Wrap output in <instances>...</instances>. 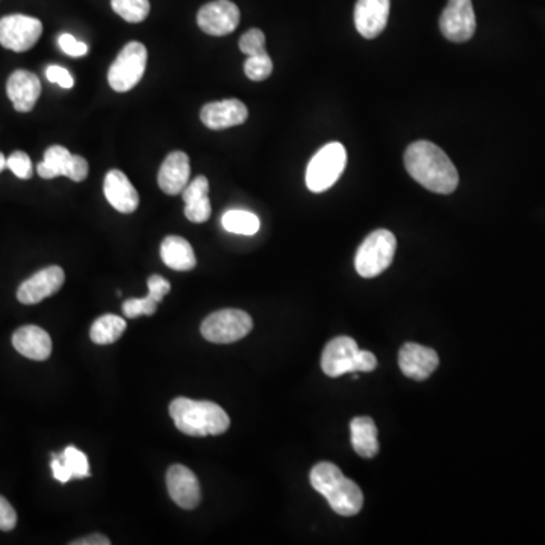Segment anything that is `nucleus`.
Listing matches in <instances>:
<instances>
[{"label": "nucleus", "mask_w": 545, "mask_h": 545, "mask_svg": "<svg viewBox=\"0 0 545 545\" xmlns=\"http://www.w3.org/2000/svg\"><path fill=\"white\" fill-rule=\"evenodd\" d=\"M405 167L412 179L432 193L452 194L458 188L455 164L430 141H417L406 149Z\"/></svg>", "instance_id": "1"}, {"label": "nucleus", "mask_w": 545, "mask_h": 545, "mask_svg": "<svg viewBox=\"0 0 545 545\" xmlns=\"http://www.w3.org/2000/svg\"><path fill=\"white\" fill-rule=\"evenodd\" d=\"M311 485L343 517H353L364 505L361 488L331 462H320L312 468Z\"/></svg>", "instance_id": "2"}, {"label": "nucleus", "mask_w": 545, "mask_h": 545, "mask_svg": "<svg viewBox=\"0 0 545 545\" xmlns=\"http://www.w3.org/2000/svg\"><path fill=\"white\" fill-rule=\"evenodd\" d=\"M170 415L178 430L190 436L222 435L231 426L225 409L206 400L179 397L170 403Z\"/></svg>", "instance_id": "3"}, {"label": "nucleus", "mask_w": 545, "mask_h": 545, "mask_svg": "<svg viewBox=\"0 0 545 545\" xmlns=\"http://www.w3.org/2000/svg\"><path fill=\"white\" fill-rule=\"evenodd\" d=\"M376 356L367 350H359L353 338L338 337L327 343L321 356V368L329 377L347 373H370L376 370Z\"/></svg>", "instance_id": "4"}, {"label": "nucleus", "mask_w": 545, "mask_h": 545, "mask_svg": "<svg viewBox=\"0 0 545 545\" xmlns=\"http://www.w3.org/2000/svg\"><path fill=\"white\" fill-rule=\"evenodd\" d=\"M397 241L387 229L371 232L356 253L355 267L365 279L376 278L393 264Z\"/></svg>", "instance_id": "5"}, {"label": "nucleus", "mask_w": 545, "mask_h": 545, "mask_svg": "<svg viewBox=\"0 0 545 545\" xmlns=\"http://www.w3.org/2000/svg\"><path fill=\"white\" fill-rule=\"evenodd\" d=\"M347 164V152L341 143H329L321 147L306 169V187L312 193H323L334 187Z\"/></svg>", "instance_id": "6"}, {"label": "nucleus", "mask_w": 545, "mask_h": 545, "mask_svg": "<svg viewBox=\"0 0 545 545\" xmlns=\"http://www.w3.org/2000/svg\"><path fill=\"white\" fill-rule=\"evenodd\" d=\"M147 66V49L140 41L126 44L108 70V82L117 93H128L143 79Z\"/></svg>", "instance_id": "7"}, {"label": "nucleus", "mask_w": 545, "mask_h": 545, "mask_svg": "<svg viewBox=\"0 0 545 545\" xmlns=\"http://www.w3.org/2000/svg\"><path fill=\"white\" fill-rule=\"evenodd\" d=\"M252 327L253 320L247 312L241 309H222L208 315L203 320L200 331L209 343L231 344L247 337Z\"/></svg>", "instance_id": "8"}, {"label": "nucleus", "mask_w": 545, "mask_h": 545, "mask_svg": "<svg viewBox=\"0 0 545 545\" xmlns=\"http://www.w3.org/2000/svg\"><path fill=\"white\" fill-rule=\"evenodd\" d=\"M90 166L82 156L72 155L64 146H50L44 152V159L37 166V173L43 179H55L60 176L82 182L87 179Z\"/></svg>", "instance_id": "9"}, {"label": "nucleus", "mask_w": 545, "mask_h": 545, "mask_svg": "<svg viewBox=\"0 0 545 545\" xmlns=\"http://www.w3.org/2000/svg\"><path fill=\"white\" fill-rule=\"evenodd\" d=\"M43 34V23L35 17L11 14L0 19V44L13 52H28Z\"/></svg>", "instance_id": "10"}, {"label": "nucleus", "mask_w": 545, "mask_h": 545, "mask_svg": "<svg viewBox=\"0 0 545 545\" xmlns=\"http://www.w3.org/2000/svg\"><path fill=\"white\" fill-rule=\"evenodd\" d=\"M241 14L231 0H212L203 5L197 14V25L212 37L232 34L240 25Z\"/></svg>", "instance_id": "11"}, {"label": "nucleus", "mask_w": 545, "mask_h": 545, "mask_svg": "<svg viewBox=\"0 0 545 545\" xmlns=\"http://www.w3.org/2000/svg\"><path fill=\"white\" fill-rule=\"evenodd\" d=\"M444 37L453 43H465L476 32V14L471 0H449L440 19Z\"/></svg>", "instance_id": "12"}, {"label": "nucleus", "mask_w": 545, "mask_h": 545, "mask_svg": "<svg viewBox=\"0 0 545 545\" xmlns=\"http://www.w3.org/2000/svg\"><path fill=\"white\" fill-rule=\"evenodd\" d=\"M64 281H66V275L63 268L50 265L20 285L17 290V299L23 305H37L47 297L57 294L63 288Z\"/></svg>", "instance_id": "13"}, {"label": "nucleus", "mask_w": 545, "mask_h": 545, "mask_svg": "<svg viewBox=\"0 0 545 545\" xmlns=\"http://www.w3.org/2000/svg\"><path fill=\"white\" fill-rule=\"evenodd\" d=\"M167 489L179 508L196 509L202 500V489L196 474L185 465H172L167 471Z\"/></svg>", "instance_id": "14"}, {"label": "nucleus", "mask_w": 545, "mask_h": 545, "mask_svg": "<svg viewBox=\"0 0 545 545\" xmlns=\"http://www.w3.org/2000/svg\"><path fill=\"white\" fill-rule=\"evenodd\" d=\"M247 117H249V109L238 99L206 103L200 111V120L212 131H223V129L243 125Z\"/></svg>", "instance_id": "15"}, {"label": "nucleus", "mask_w": 545, "mask_h": 545, "mask_svg": "<svg viewBox=\"0 0 545 545\" xmlns=\"http://www.w3.org/2000/svg\"><path fill=\"white\" fill-rule=\"evenodd\" d=\"M390 0H358L355 7V25L367 40L379 37L387 28Z\"/></svg>", "instance_id": "16"}, {"label": "nucleus", "mask_w": 545, "mask_h": 545, "mask_svg": "<svg viewBox=\"0 0 545 545\" xmlns=\"http://www.w3.org/2000/svg\"><path fill=\"white\" fill-rule=\"evenodd\" d=\"M399 365L409 379L426 380L440 365V356L429 347L406 343L399 352Z\"/></svg>", "instance_id": "17"}, {"label": "nucleus", "mask_w": 545, "mask_h": 545, "mask_svg": "<svg viewBox=\"0 0 545 545\" xmlns=\"http://www.w3.org/2000/svg\"><path fill=\"white\" fill-rule=\"evenodd\" d=\"M103 193L109 205L122 214H132L140 205L138 191L122 170H111L106 173Z\"/></svg>", "instance_id": "18"}, {"label": "nucleus", "mask_w": 545, "mask_h": 545, "mask_svg": "<svg viewBox=\"0 0 545 545\" xmlns=\"http://www.w3.org/2000/svg\"><path fill=\"white\" fill-rule=\"evenodd\" d=\"M190 158L187 153L176 150L170 153L158 173V185L169 196H178L190 184Z\"/></svg>", "instance_id": "19"}, {"label": "nucleus", "mask_w": 545, "mask_h": 545, "mask_svg": "<svg viewBox=\"0 0 545 545\" xmlns=\"http://www.w3.org/2000/svg\"><path fill=\"white\" fill-rule=\"evenodd\" d=\"M7 94L17 113H29L40 99V79L28 70H16L8 78Z\"/></svg>", "instance_id": "20"}, {"label": "nucleus", "mask_w": 545, "mask_h": 545, "mask_svg": "<svg viewBox=\"0 0 545 545\" xmlns=\"http://www.w3.org/2000/svg\"><path fill=\"white\" fill-rule=\"evenodd\" d=\"M13 346L20 355L32 361H46L52 353V340L44 329L38 326H23L13 335Z\"/></svg>", "instance_id": "21"}, {"label": "nucleus", "mask_w": 545, "mask_h": 545, "mask_svg": "<svg viewBox=\"0 0 545 545\" xmlns=\"http://www.w3.org/2000/svg\"><path fill=\"white\" fill-rule=\"evenodd\" d=\"M209 182L205 176H197L182 191L185 202V217L193 223L208 222L211 217V200L208 197Z\"/></svg>", "instance_id": "22"}, {"label": "nucleus", "mask_w": 545, "mask_h": 545, "mask_svg": "<svg viewBox=\"0 0 545 545\" xmlns=\"http://www.w3.org/2000/svg\"><path fill=\"white\" fill-rule=\"evenodd\" d=\"M161 258L167 267L175 271H190L197 264L193 246L178 235H170L162 241Z\"/></svg>", "instance_id": "23"}, {"label": "nucleus", "mask_w": 545, "mask_h": 545, "mask_svg": "<svg viewBox=\"0 0 545 545\" xmlns=\"http://www.w3.org/2000/svg\"><path fill=\"white\" fill-rule=\"evenodd\" d=\"M352 446L361 458L371 459L379 453L377 427L370 417H356L350 423Z\"/></svg>", "instance_id": "24"}, {"label": "nucleus", "mask_w": 545, "mask_h": 545, "mask_svg": "<svg viewBox=\"0 0 545 545\" xmlns=\"http://www.w3.org/2000/svg\"><path fill=\"white\" fill-rule=\"evenodd\" d=\"M126 327L128 324H126L125 318L113 314L103 315V317L97 318L91 326V341L99 346L116 343L125 334Z\"/></svg>", "instance_id": "25"}, {"label": "nucleus", "mask_w": 545, "mask_h": 545, "mask_svg": "<svg viewBox=\"0 0 545 545\" xmlns=\"http://www.w3.org/2000/svg\"><path fill=\"white\" fill-rule=\"evenodd\" d=\"M222 225L226 231L237 235H255L261 228L258 215L244 209H231L225 212L222 218Z\"/></svg>", "instance_id": "26"}, {"label": "nucleus", "mask_w": 545, "mask_h": 545, "mask_svg": "<svg viewBox=\"0 0 545 545\" xmlns=\"http://www.w3.org/2000/svg\"><path fill=\"white\" fill-rule=\"evenodd\" d=\"M63 464L64 471L70 479H84L90 476V464L87 456L76 447L69 446L61 455H55Z\"/></svg>", "instance_id": "27"}, {"label": "nucleus", "mask_w": 545, "mask_h": 545, "mask_svg": "<svg viewBox=\"0 0 545 545\" xmlns=\"http://www.w3.org/2000/svg\"><path fill=\"white\" fill-rule=\"evenodd\" d=\"M111 7L128 23L144 22L150 13L149 0H111Z\"/></svg>", "instance_id": "28"}, {"label": "nucleus", "mask_w": 545, "mask_h": 545, "mask_svg": "<svg viewBox=\"0 0 545 545\" xmlns=\"http://www.w3.org/2000/svg\"><path fill=\"white\" fill-rule=\"evenodd\" d=\"M244 73L252 81H265L273 73V61L268 57V53H259L249 57L244 63Z\"/></svg>", "instance_id": "29"}, {"label": "nucleus", "mask_w": 545, "mask_h": 545, "mask_svg": "<svg viewBox=\"0 0 545 545\" xmlns=\"http://www.w3.org/2000/svg\"><path fill=\"white\" fill-rule=\"evenodd\" d=\"M158 303L147 294L144 299H129L123 303V314L126 318H138L141 315H153Z\"/></svg>", "instance_id": "30"}, {"label": "nucleus", "mask_w": 545, "mask_h": 545, "mask_svg": "<svg viewBox=\"0 0 545 545\" xmlns=\"http://www.w3.org/2000/svg\"><path fill=\"white\" fill-rule=\"evenodd\" d=\"M8 169L19 179H31L34 176V167H32L31 158L28 153L17 150L11 153L7 158Z\"/></svg>", "instance_id": "31"}, {"label": "nucleus", "mask_w": 545, "mask_h": 545, "mask_svg": "<svg viewBox=\"0 0 545 545\" xmlns=\"http://www.w3.org/2000/svg\"><path fill=\"white\" fill-rule=\"evenodd\" d=\"M238 46H240L241 52L246 53V55H249V57L259 55V53H264V32H262L261 29H250V31H247L246 34L240 38V43H238Z\"/></svg>", "instance_id": "32"}, {"label": "nucleus", "mask_w": 545, "mask_h": 545, "mask_svg": "<svg viewBox=\"0 0 545 545\" xmlns=\"http://www.w3.org/2000/svg\"><path fill=\"white\" fill-rule=\"evenodd\" d=\"M58 46L63 49V52L69 57L81 58L88 53V46L82 41L76 40L72 34H63L58 38Z\"/></svg>", "instance_id": "33"}, {"label": "nucleus", "mask_w": 545, "mask_h": 545, "mask_svg": "<svg viewBox=\"0 0 545 545\" xmlns=\"http://www.w3.org/2000/svg\"><path fill=\"white\" fill-rule=\"evenodd\" d=\"M46 78L47 81L52 82V84L60 85V87L70 90L75 85V79H73L72 73L69 70L64 69L61 66H49L46 69Z\"/></svg>", "instance_id": "34"}, {"label": "nucleus", "mask_w": 545, "mask_h": 545, "mask_svg": "<svg viewBox=\"0 0 545 545\" xmlns=\"http://www.w3.org/2000/svg\"><path fill=\"white\" fill-rule=\"evenodd\" d=\"M147 287H149V296L155 300L156 303H161L162 299L170 293L172 285L167 279L162 278L159 275L150 276L147 279Z\"/></svg>", "instance_id": "35"}, {"label": "nucleus", "mask_w": 545, "mask_h": 545, "mask_svg": "<svg viewBox=\"0 0 545 545\" xmlns=\"http://www.w3.org/2000/svg\"><path fill=\"white\" fill-rule=\"evenodd\" d=\"M17 514L11 503L5 497L0 496V530L11 532L16 527Z\"/></svg>", "instance_id": "36"}, {"label": "nucleus", "mask_w": 545, "mask_h": 545, "mask_svg": "<svg viewBox=\"0 0 545 545\" xmlns=\"http://www.w3.org/2000/svg\"><path fill=\"white\" fill-rule=\"evenodd\" d=\"M73 545H109L111 544V541H109L106 536L99 535V533H96V535H90L85 536V538L79 539V541H73Z\"/></svg>", "instance_id": "37"}, {"label": "nucleus", "mask_w": 545, "mask_h": 545, "mask_svg": "<svg viewBox=\"0 0 545 545\" xmlns=\"http://www.w3.org/2000/svg\"><path fill=\"white\" fill-rule=\"evenodd\" d=\"M5 169H8L7 158H5L4 153H0V173L4 172Z\"/></svg>", "instance_id": "38"}]
</instances>
